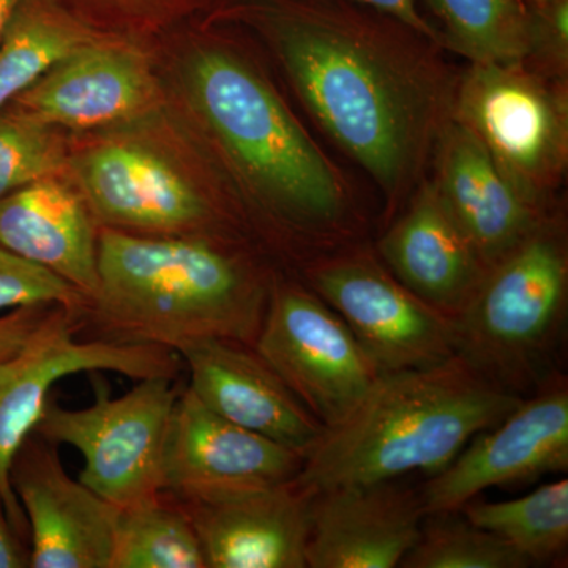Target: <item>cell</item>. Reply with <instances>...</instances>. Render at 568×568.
Returning a JSON list of instances; mask_svg holds the SVG:
<instances>
[{
	"instance_id": "obj_1",
	"label": "cell",
	"mask_w": 568,
	"mask_h": 568,
	"mask_svg": "<svg viewBox=\"0 0 568 568\" xmlns=\"http://www.w3.org/2000/svg\"><path fill=\"white\" fill-rule=\"evenodd\" d=\"M256 13L306 110L398 201L446 125L450 92L436 67L398 24L323 0H274Z\"/></svg>"
},
{
	"instance_id": "obj_2",
	"label": "cell",
	"mask_w": 568,
	"mask_h": 568,
	"mask_svg": "<svg viewBox=\"0 0 568 568\" xmlns=\"http://www.w3.org/2000/svg\"><path fill=\"white\" fill-rule=\"evenodd\" d=\"M274 280L235 237L102 226L99 286L81 308V334L175 353L209 338L254 346Z\"/></svg>"
},
{
	"instance_id": "obj_3",
	"label": "cell",
	"mask_w": 568,
	"mask_h": 568,
	"mask_svg": "<svg viewBox=\"0 0 568 568\" xmlns=\"http://www.w3.org/2000/svg\"><path fill=\"white\" fill-rule=\"evenodd\" d=\"M194 108L244 175L282 241L305 264L355 235L345 185L274 88L231 52L205 48L190 59Z\"/></svg>"
},
{
	"instance_id": "obj_4",
	"label": "cell",
	"mask_w": 568,
	"mask_h": 568,
	"mask_svg": "<svg viewBox=\"0 0 568 568\" xmlns=\"http://www.w3.org/2000/svg\"><path fill=\"white\" fill-rule=\"evenodd\" d=\"M521 402L458 354L428 368L383 373L343 424L324 429L297 480L320 491L414 470L435 476Z\"/></svg>"
},
{
	"instance_id": "obj_5",
	"label": "cell",
	"mask_w": 568,
	"mask_h": 568,
	"mask_svg": "<svg viewBox=\"0 0 568 568\" xmlns=\"http://www.w3.org/2000/svg\"><path fill=\"white\" fill-rule=\"evenodd\" d=\"M567 310V245L562 226L548 219L488 268L455 317L457 354L496 387L525 398L556 372Z\"/></svg>"
},
{
	"instance_id": "obj_6",
	"label": "cell",
	"mask_w": 568,
	"mask_h": 568,
	"mask_svg": "<svg viewBox=\"0 0 568 568\" xmlns=\"http://www.w3.org/2000/svg\"><path fill=\"white\" fill-rule=\"evenodd\" d=\"M80 313L54 305L20 349L0 364V499L14 532L29 537V525L11 487V465L39 424L51 387L78 373L114 372L141 381L179 379L181 355L170 347L126 345L100 338L78 339Z\"/></svg>"
},
{
	"instance_id": "obj_7",
	"label": "cell",
	"mask_w": 568,
	"mask_h": 568,
	"mask_svg": "<svg viewBox=\"0 0 568 568\" xmlns=\"http://www.w3.org/2000/svg\"><path fill=\"white\" fill-rule=\"evenodd\" d=\"M178 381L148 377L112 398L99 377L93 405L67 409L50 396L32 433L52 446L77 448L84 458L78 480L118 507L133 506L163 491L164 440L182 392Z\"/></svg>"
},
{
	"instance_id": "obj_8",
	"label": "cell",
	"mask_w": 568,
	"mask_h": 568,
	"mask_svg": "<svg viewBox=\"0 0 568 568\" xmlns=\"http://www.w3.org/2000/svg\"><path fill=\"white\" fill-rule=\"evenodd\" d=\"M254 347L325 429L343 424L383 375L342 316L293 280L275 276Z\"/></svg>"
},
{
	"instance_id": "obj_9",
	"label": "cell",
	"mask_w": 568,
	"mask_h": 568,
	"mask_svg": "<svg viewBox=\"0 0 568 568\" xmlns=\"http://www.w3.org/2000/svg\"><path fill=\"white\" fill-rule=\"evenodd\" d=\"M347 246L308 261L305 284L342 316L379 372L428 368L454 357V317L410 293L375 254Z\"/></svg>"
},
{
	"instance_id": "obj_10",
	"label": "cell",
	"mask_w": 568,
	"mask_h": 568,
	"mask_svg": "<svg viewBox=\"0 0 568 568\" xmlns=\"http://www.w3.org/2000/svg\"><path fill=\"white\" fill-rule=\"evenodd\" d=\"M454 121L493 156L508 181L544 209L567 159V104L523 63H474L459 85Z\"/></svg>"
},
{
	"instance_id": "obj_11",
	"label": "cell",
	"mask_w": 568,
	"mask_h": 568,
	"mask_svg": "<svg viewBox=\"0 0 568 568\" xmlns=\"http://www.w3.org/2000/svg\"><path fill=\"white\" fill-rule=\"evenodd\" d=\"M568 470V383L555 372L517 409L474 436L420 488L425 514H452L489 488Z\"/></svg>"
},
{
	"instance_id": "obj_12",
	"label": "cell",
	"mask_w": 568,
	"mask_h": 568,
	"mask_svg": "<svg viewBox=\"0 0 568 568\" xmlns=\"http://www.w3.org/2000/svg\"><path fill=\"white\" fill-rule=\"evenodd\" d=\"M97 223L142 235H220L226 216L162 155L133 142H104L70 160Z\"/></svg>"
},
{
	"instance_id": "obj_13",
	"label": "cell",
	"mask_w": 568,
	"mask_h": 568,
	"mask_svg": "<svg viewBox=\"0 0 568 568\" xmlns=\"http://www.w3.org/2000/svg\"><path fill=\"white\" fill-rule=\"evenodd\" d=\"M304 463V452L226 420L185 387L164 440L163 491L182 503H213L290 484Z\"/></svg>"
},
{
	"instance_id": "obj_14",
	"label": "cell",
	"mask_w": 568,
	"mask_h": 568,
	"mask_svg": "<svg viewBox=\"0 0 568 568\" xmlns=\"http://www.w3.org/2000/svg\"><path fill=\"white\" fill-rule=\"evenodd\" d=\"M10 478L28 519L31 567L111 568L121 507L71 478L58 446L29 435Z\"/></svg>"
},
{
	"instance_id": "obj_15",
	"label": "cell",
	"mask_w": 568,
	"mask_h": 568,
	"mask_svg": "<svg viewBox=\"0 0 568 568\" xmlns=\"http://www.w3.org/2000/svg\"><path fill=\"white\" fill-rule=\"evenodd\" d=\"M189 368V388L213 413L295 450L315 446L324 426L256 347L209 338L178 353Z\"/></svg>"
},
{
	"instance_id": "obj_16",
	"label": "cell",
	"mask_w": 568,
	"mask_h": 568,
	"mask_svg": "<svg viewBox=\"0 0 568 568\" xmlns=\"http://www.w3.org/2000/svg\"><path fill=\"white\" fill-rule=\"evenodd\" d=\"M306 568H394L420 537V489L396 480L320 489L312 500Z\"/></svg>"
},
{
	"instance_id": "obj_17",
	"label": "cell",
	"mask_w": 568,
	"mask_h": 568,
	"mask_svg": "<svg viewBox=\"0 0 568 568\" xmlns=\"http://www.w3.org/2000/svg\"><path fill=\"white\" fill-rule=\"evenodd\" d=\"M141 52L106 37L78 48L9 104L52 126L84 130L138 118L155 103Z\"/></svg>"
},
{
	"instance_id": "obj_18",
	"label": "cell",
	"mask_w": 568,
	"mask_h": 568,
	"mask_svg": "<svg viewBox=\"0 0 568 568\" xmlns=\"http://www.w3.org/2000/svg\"><path fill=\"white\" fill-rule=\"evenodd\" d=\"M315 495V488L295 478L213 503H181L207 568H306Z\"/></svg>"
},
{
	"instance_id": "obj_19",
	"label": "cell",
	"mask_w": 568,
	"mask_h": 568,
	"mask_svg": "<svg viewBox=\"0 0 568 568\" xmlns=\"http://www.w3.org/2000/svg\"><path fill=\"white\" fill-rule=\"evenodd\" d=\"M437 141L433 185L488 271L549 216L523 196L462 123L452 119Z\"/></svg>"
},
{
	"instance_id": "obj_20",
	"label": "cell",
	"mask_w": 568,
	"mask_h": 568,
	"mask_svg": "<svg viewBox=\"0 0 568 568\" xmlns=\"http://www.w3.org/2000/svg\"><path fill=\"white\" fill-rule=\"evenodd\" d=\"M377 253L410 293L454 320L487 274L433 183L384 233Z\"/></svg>"
},
{
	"instance_id": "obj_21",
	"label": "cell",
	"mask_w": 568,
	"mask_h": 568,
	"mask_svg": "<svg viewBox=\"0 0 568 568\" xmlns=\"http://www.w3.org/2000/svg\"><path fill=\"white\" fill-rule=\"evenodd\" d=\"M84 197L61 175L0 200V244L61 276L85 298L99 286V231Z\"/></svg>"
},
{
	"instance_id": "obj_22",
	"label": "cell",
	"mask_w": 568,
	"mask_h": 568,
	"mask_svg": "<svg viewBox=\"0 0 568 568\" xmlns=\"http://www.w3.org/2000/svg\"><path fill=\"white\" fill-rule=\"evenodd\" d=\"M99 37L63 0H21L0 39V110Z\"/></svg>"
},
{
	"instance_id": "obj_23",
	"label": "cell",
	"mask_w": 568,
	"mask_h": 568,
	"mask_svg": "<svg viewBox=\"0 0 568 568\" xmlns=\"http://www.w3.org/2000/svg\"><path fill=\"white\" fill-rule=\"evenodd\" d=\"M463 515L478 528L495 534L530 566L566 559L568 548V480L541 485L518 499L463 506Z\"/></svg>"
},
{
	"instance_id": "obj_24",
	"label": "cell",
	"mask_w": 568,
	"mask_h": 568,
	"mask_svg": "<svg viewBox=\"0 0 568 568\" xmlns=\"http://www.w3.org/2000/svg\"><path fill=\"white\" fill-rule=\"evenodd\" d=\"M111 568H207L181 500L162 491L121 508Z\"/></svg>"
},
{
	"instance_id": "obj_25",
	"label": "cell",
	"mask_w": 568,
	"mask_h": 568,
	"mask_svg": "<svg viewBox=\"0 0 568 568\" xmlns=\"http://www.w3.org/2000/svg\"><path fill=\"white\" fill-rule=\"evenodd\" d=\"M452 50L473 63H523L534 52V18L526 0H428Z\"/></svg>"
},
{
	"instance_id": "obj_26",
	"label": "cell",
	"mask_w": 568,
	"mask_h": 568,
	"mask_svg": "<svg viewBox=\"0 0 568 568\" xmlns=\"http://www.w3.org/2000/svg\"><path fill=\"white\" fill-rule=\"evenodd\" d=\"M399 567L526 568L530 564L495 534L452 511L426 515L417 544Z\"/></svg>"
},
{
	"instance_id": "obj_27",
	"label": "cell",
	"mask_w": 568,
	"mask_h": 568,
	"mask_svg": "<svg viewBox=\"0 0 568 568\" xmlns=\"http://www.w3.org/2000/svg\"><path fill=\"white\" fill-rule=\"evenodd\" d=\"M70 160L52 126L13 106L0 110V200L29 183L61 175Z\"/></svg>"
},
{
	"instance_id": "obj_28",
	"label": "cell",
	"mask_w": 568,
	"mask_h": 568,
	"mask_svg": "<svg viewBox=\"0 0 568 568\" xmlns=\"http://www.w3.org/2000/svg\"><path fill=\"white\" fill-rule=\"evenodd\" d=\"M85 295L61 276L0 244V315L28 305H63L81 312Z\"/></svg>"
},
{
	"instance_id": "obj_29",
	"label": "cell",
	"mask_w": 568,
	"mask_h": 568,
	"mask_svg": "<svg viewBox=\"0 0 568 568\" xmlns=\"http://www.w3.org/2000/svg\"><path fill=\"white\" fill-rule=\"evenodd\" d=\"M70 9L97 18L122 22L170 20L196 7L201 0H63ZM84 18V17H82Z\"/></svg>"
},
{
	"instance_id": "obj_30",
	"label": "cell",
	"mask_w": 568,
	"mask_h": 568,
	"mask_svg": "<svg viewBox=\"0 0 568 568\" xmlns=\"http://www.w3.org/2000/svg\"><path fill=\"white\" fill-rule=\"evenodd\" d=\"M534 18V51L544 48L559 65L566 67L568 47V0H544Z\"/></svg>"
},
{
	"instance_id": "obj_31",
	"label": "cell",
	"mask_w": 568,
	"mask_h": 568,
	"mask_svg": "<svg viewBox=\"0 0 568 568\" xmlns=\"http://www.w3.org/2000/svg\"><path fill=\"white\" fill-rule=\"evenodd\" d=\"M52 306L54 305L20 306L0 315V364L20 349Z\"/></svg>"
},
{
	"instance_id": "obj_32",
	"label": "cell",
	"mask_w": 568,
	"mask_h": 568,
	"mask_svg": "<svg viewBox=\"0 0 568 568\" xmlns=\"http://www.w3.org/2000/svg\"><path fill=\"white\" fill-rule=\"evenodd\" d=\"M354 2L372 7L377 13L383 14L388 20L399 22L409 31L420 36L422 39L429 40L432 43H443L440 32L422 17L416 0H354Z\"/></svg>"
},
{
	"instance_id": "obj_33",
	"label": "cell",
	"mask_w": 568,
	"mask_h": 568,
	"mask_svg": "<svg viewBox=\"0 0 568 568\" xmlns=\"http://www.w3.org/2000/svg\"><path fill=\"white\" fill-rule=\"evenodd\" d=\"M22 567H31V551L22 547L0 499V568Z\"/></svg>"
},
{
	"instance_id": "obj_34",
	"label": "cell",
	"mask_w": 568,
	"mask_h": 568,
	"mask_svg": "<svg viewBox=\"0 0 568 568\" xmlns=\"http://www.w3.org/2000/svg\"><path fill=\"white\" fill-rule=\"evenodd\" d=\"M21 0H0V39L6 32L7 26L13 17L14 10L20 6Z\"/></svg>"
},
{
	"instance_id": "obj_35",
	"label": "cell",
	"mask_w": 568,
	"mask_h": 568,
	"mask_svg": "<svg viewBox=\"0 0 568 568\" xmlns=\"http://www.w3.org/2000/svg\"><path fill=\"white\" fill-rule=\"evenodd\" d=\"M530 2H532L534 6H538V3L544 2V0H530Z\"/></svg>"
}]
</instances>
